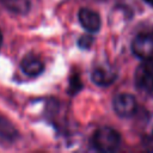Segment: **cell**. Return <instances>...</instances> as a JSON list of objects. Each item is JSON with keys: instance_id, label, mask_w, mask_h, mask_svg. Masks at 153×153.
<instances>
[{"instance_id": "4fadbf2b", "label": "cell", "mask_w": 153, "mask_h": 153, "mask_svg": "<svg viewBox=\"0 0 153 153\" xmlns=\"http://www.w3.org/2000/svg\"><path fill=\"white\" fill-rule=\"evenodd\" d=\"M147 2H149V4H153V0H146Z\"/></svg>"}, {"instance_id": "6da1fadb", "label": "cell", "mask_w": 153, "mask_h": 153, "mask_svg": "<svg viewBox=\"0 0 153 153\" xmlns=\"http://www.w3.org/2000/svg\"><path fill=\"white\" fill-rule=\"evenodd\" d=\"M92 145L99 152H115L121 145V135L110 127H100L93 133Z\"/></svg>"}, {"instance_id": "9c48e42d", "label": "cell", "mask_w": 153, "mask_h": 153, "mask_svg": "<svg viewBox=\"0 0 153 153\" xmlns=\"http://www.w3.org/2000/svg\"><path fill=\"white\" fill-rule=\"evenodd\" d=\"M0 136L10 141L18 136V133L14 129V127L7 120L1 118V117H0Z\"/></svg>"}, {"instance_id": "8fae6325", "label": "cell", "mask_w": 153, "mask_h": 153, "mask_svg": "<svg viewBox=\"0 0 153 153\" xmlns=\"http://www.w3.org/2000/svg\"><path fill=\"white\" fill-rule=\"evenodd\" d=\"M80 88H81V82H80V80H79V76H74V78H72V80H71L69 92H71L72 94H74V93H76Z\"/></svg>"}, {"instance_id": "52a82bcc", "label": "cell", "mask_w": 153, "mask_h": 153, "mask_svg": "<svg viewBox=\"0 0 153 153\" xmlns=\"http://www.w3.org/2000/svg\"><path fill=\"white\" fill-rule=\"evenodd\" d=\"M92 81L98 86H109L116 79V72L111 68L97 67L91 73Z\"/></svg>"}, {"instance_id": "5b68a950", "label": "cell", "mask_w": 153, "mask_h": 153, "mask_svg": "<svg viewBox=\"0 0 153 153\" xmlns=\"http://www.w3.org/2000/svg\"><path fill=\"white\" fill-rule=\"evenodd\" d=\"M78 18L80 25L88 32H97L100 29L102 22L99 14L90 8H81L78 13Z\"/></svg>"}, {"instance_id": "277c9868", "label": "cell", "mask_w": 153, "mask_h": 153, "mask_svg": "<svg viewBox=\"0 0 153 153\" xmlns=\"http://www.w3.org/2000/svg\"><path fill=\"white\" fill-rule=\"evenodd\" d=\"M112 106L115 112L121 117H129L133 116L136 111L137 104L134 96L129 93H118L114 97Z\"/></svg>"}, {"instance_id": "3957f363", "label": "cell", "mask_w": 153, "mask_h": 153, "mask_svg": "<svg viewBox=\"0 0 153 153\" xmlns=\"http://www.w3.org/2000/svg\"><path fill=\"white\" fill-rule=\"evenodd\" d=\"M135 85L143 92L153 93V62H142L135 71Z\"/></svg>"}, {"instance_id": "7a4b0ae2", "label": "cell", "mask_w": 153, "mask_h": 153, "mask_svg": "<svg viewBox=\"0 0 153 153\" xmlns=\"http://www.w3.org/2000/svg\"><path fill=\"white\" fill-rule=\"evenodd\" d=\"M131 51L143 61L153 59V35L142 32L135 36L131 42Z\"/></svg>"}, {"instance_id": "ba28073f", "label": "cell", "mask_w": 153, "mask_h": 153, "mask_svg": "<svg viewBox=\"0 0 153 153\" xmlns=\"http://www.w3.org/2000/svg\"><path fill=\"white\" fill-rule=\"evenodd\" d=\"M2 5L11 12L23 14L30 10V0H1Z\"/></svg>"}, {"instance_id": "30bf717a", "label": "cell", "mask_w": 153, "mask_h": 153, "mask_svg": "<svg viewBox=\"0 0 153 153\" xmlns=\"http://www.w3.org/2000/svg\"><path fill=\"white\" fill-rule=\"evenodd\" d=\"M92 42H93L92 36H90V35H84V36H81V37H80V39H79L78 44H79V47H80V48H82V49H87V48H90V47H91Z\"/></svg>"}, {"instance_id": "7c38bea8", "label": "cell", "mask_w": 153, "mask_h": 153, "mask_svg": "<svg viewBox=\"0 0 153 153\" xmlns=\"http://www.w3.org/2000/svg\"><path fill=\"white\" fill-rule=\"evenodd\" d=\"M1 43H2V33L0 31V47H1Z\"/></svg>"}, {"instance_id": "8992f818", "label": "cell", "mask_w": 153, "mask_h": 153, "mask_svg": "<svg viewBox=\"0 0 153 153\" xmlns=\"http://www.w3.org/2000/svg\"><path fill=\"white\" fill-rule=\"evenodd\" d=\"M20 68L24 74L29 76H37L44 71V63L35 55H26L20 61Z\"/></svg>"}]
</instances>
